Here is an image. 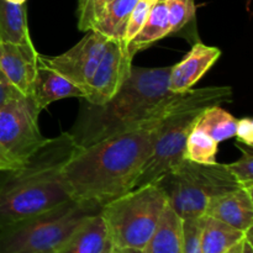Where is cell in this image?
Masks as SVG:
<instances>
[{"label":"cell","instance_id":"83f0119b","mask_svg":"<svg viewBox=\"0 0 253 253\" xmlns=\"http://www.w3.org/2000/svg\"><path fill=\"white\" fill-rule=\"evenodd\" d=\"M25 96L20 93L16 86L5 77V74L0 71V109L4 108L7 103L15 100L17 98Z\"/></svg>","mask_w":253,"mask_h":253},{"label":"cell","instance_id":"4316f807","mask_svg":"<svg viewBox=\"0 0 253 253\" xmlns=\"http://www.w3.org/2000/svg\"><path fill=\"white\" fill-rule=\"evenodd\" d=\"M151 4L147 2L146 0H138L137 4L131 11L130 17H128L127 25H126L125 30V36H124V42L126 44L140 32L142 29L143 24H145L146 19H147L148 11H150Z\"/></svg>","mask_w":253,"mask_h":253},{"label":"cell","instance_id":"4fadbf2b","mask_svg":"<svg viewBox=\"0 0 253 253\" xmlns=\"http://www.w3.org/2000/svg\"><path fill=\"white\" fill-rule=\"evenodd\" d=\"M204 215L246 232L253 227V194L237 188L215 195L208 200Z\"/></svg>","mask_w":253,"mask_h":253},{"label":"cell","instance_id":"ba28073f","mask_svg":"<svg viewBox=\"0 0 253 253\" xmlns=\"http://www.w3.org/2000/svg\"><path fill=\"white\" fill-rule=\"evenodd\" d=\"M31 96H21L0 109V172L21 166L42 143L39 115Z\"/></svg>","mask_w":253,"mask_h":253},{"label":"cell","instance_id":"603a6c76","mask_svg":"<svg viewBox=\"0 0 253 253\" xmlns=\"http://www.w3.org/2000/svg\"><path fill=\"white\" fill-rule=\"evenodd\" d=\"M237 148L241 151V157L236 162L226 165V167L236 180L239 188L253 194V150L251 146L240 143H237Z\"/></svg>","mask_w":253,"mask_h":253},{"label":"cell","instance_id":"52a82bcc","mask_svg":"<svg viewBox=\"0 0 253 253\" xmlns=\"http://www.w3.org/2000/svg\"><path fill=\"white\" fill-rule=\"evenodd\" d=\"M155 183L180 219L200 217L210 198L239 188L226 165H202L187 158Z\"/></svg>","mask_w":253,"mask_h":253},{"label":"cell","instance_id":"7c38bea8","mask_svg":"<svg viewBox=\"0 0 253 253\" xmlns=\"http://www.w3.org/2000/svg\"><path fill=\"white\" fill-rule=\"evenodd\" d=\"M221 56L217 47L197 42L184 58L172 66L169 74V90L183 93L192 89Z\"/></svg>","mask_w":253,"mask_h":253},{"label":"cell","instance_id":"e0dca14e","mask_svg":"<svg viewBox=\"0 0 253 253\" xmlns=\"http://www.w3.org/2000/svg\"><path fill=\"white\" fill-rule=\"evenodd\" d=\"M168 35H170V32L166 0H157L151 5L142 29L126 44L128 53L131 54V57H135L138 52L148 48L155 42L165 39Z\"/></svg>","mask_w":253,"mask_h":253},{"label":"cell","instance_id":"7402d4cb","mask_svg":"<svg viewBox=\"0 0 253 253\" xmlns=\"http://www.w3.org/2000/svg\"><path fill=\"white\" fill-rule=\"evenodd\" d=\"M217 146L216 141L194 125L188 135L184 158L202 165H214L216 163Z\"/></svg>","mask_w":253,"mask_h":253},{"label":"cell","instance_id":"5bb4252c","mask_svg":"<svg viewBox=\"0 0 253 253\" xmlns=\"http://www.w3.org/2000/svg\"><path fill=\"white\" fill-rule=\"evenodd\" d=\"M30 96L35 101L37 108L43 110L52 103L62 99H83L84 94L72 82L39 61V69Z\"/></svg>","mask_w":253,"mask_h":253},{"label":"cell","instance_id":"8fae6325","mask_svg":"<svg viewBox=\"0 0 253 253\" xmlns=\"http://www.w3.org/2000/svg\"><path fill=\"white\" fill-rule=\"evenodd\" d=\"M39 52L34 43L0 41V71L25 96L31 95L39 69Z\"/></svg>","mask_w":253,"mask_h":253},{"label":"cell","instance_id":"484cf974","mask_svg":"<svg viewBox=\"0 0 253 253\" xmlns=\"http://www.w3.org/2000/svg\"><path fill=\"white\" fill-rule=\"evenodd\" d=\"M182 253H203L199 217L182 219Z\"/></svg>","mask_w":253,"mask_h":253},{"label":"cell","instance_id":"8992f818","mask_svg":"<svg viewBox=\"0 0 253 253\" xmlns=\"http://www.w3.org/2000/svg\"><path fill=\"white\" fill-rule=\"evenodd\" d=\"M166 205L167 199L156 183L135 188L106 203L100 215L111 245L142 251L155 232Z\"/></svg>","mask_w":253,"mask_h":253},{"label":"cell","instance_id":"30bf717a","mask_svg":"<svg viewBox=\"0 0 253 253\" xmlns=\"http://www.w3.org/2000/svg\"><path fill=\"white\" fill-rule=\"evenodd\" d=\"M132 58L123 40H109L100 62L88 82L83 100L93 105H101L110 100L130 77Z\"/></svg>","mask_w":253,"mask_h":253},{"label":"cell","instance_id":"d6986e66","mask_svg":"<svg viewBox=\"0 0 253 253\" xmlns=\"http://www.w3.org/2000/svg\"><path fill=\"white\" fill-rule=\"evenodd\" d=\"M138 0H111L96 17L91 30L109 40H123L131 11Z\"/></svg>","mask_w":253,"mask_h":253},{"label":"cell","instance_id":"4dcf8cb0","mask_svg":"<svg viewBox=\"0 0 253 253\" xmlns=\"http://www.w3.org/2000/svg\"><path fill=\"white\" fill-rule=\"evenodd\" d=\"M105 253H141V251H133V250L119 249V247H115V246H113V245H111L110 249H109Z\"/></svg>","mask_w":253,"mask_h":253},{"label":"cell","instance_id":"277c9868","mask_svg":"<svg viewBox=\"0 0 253 253\" xmlns=\"http://www.w3.org/2000/svg\"><path fill=\"white\" fill-rule=\"evenodd\" d=\"M234 93L230 86H207L189 89L182 103L162 121L152 153L143 166L135 188L157 182L184 158L188 135L200 114L209 106L231 103Z\"/></svg>","mask_w":253,"mask_h":253},{"label":"cell","instance_id":"5b68a950","mask_svg":"<svg viewBox=\"0 0 253 253\" xmlns=\"http://www.w3.org/2000/svg\"><path fill=\"white\" fill-rule=\"evenodd\" d=\"M101 208L72 199L0 230V253H53Z\"/></svg>","mask_w":253,"mask_h":253},{"label":"cell","instance_id":"f1b7e54d","mask_svg":"<svg viewBox=\"0 0 253 253\" xmlns=\"http://www.w3.org/2000/svg\"><path fill=\"white\" fill-rule=\"evenodd\" d=\"M235 136L240 143L253 147V121L251 118H244L237 120Z\"/></svg>","mask_w":253,"mask_h":253},{"label":"cell","instance_id":"9c48e42d","mask_svg":"<svg viewBox=\"0 0 253 253\" xmlns=\"http://www.w3.org/2000/svg\"><path fill=\"white\" fill-rule=\"evenodd\" d=\"M108 41V37L90 30L68 51L53 57L39 54V61L72 82L84 94L88 82L105 51Z\"/></svg>","mask_w":253,"mask_h":253},{"label":"cell","instance_id":"3957f363","mask_svg":"<svg viewBox=\"0 0 253 253\" xmlns=\"http://www.w3.org/2000/svg\"><path fill=\"white\" fill-rule=\"evenodd\" d=\"M79 147L62 132L46 138L21 166L0 172V230L72 200L63 169Z\"/></svg>","mask_w":253,"mask_h":253},{"label":"cell","instance_id":"9a60e30c","mask_svg":"<svg viewBox=\"0 0 253 253\" xmlns=\"http://www.w3.org/2000/svg\"><path fill=\"white\" fill-rule=\"evenodd\" d=\"M111 247L106 225L100 212L89 217L53 253H105Z\"/></svg>","mask_w":253,"mask_h":253},{"label":"cell","instance_id":"d4e9b609","mask_svg":"<svg viewBox=\"0 0 253 253\" xmlns=\"http://www.w3.org/2000/svg\"><path fill=\"white\" fill-rule=\"evenodd\" d=\"M109 1L111 0H79L77 9L78 29L83 32L90 31L96 17L100 15Z\"/></svg>","mask_w":253,"mask_h":253},{"label":"cell","instance_id":"6da1fadb","mask_svg":"<svg viewBox=\"0 0 253 253\" xmlns=\"http://www.w3.org/2000/svg\"><path fill=\"white\" fill-rule=\"evenodd\" d=\"M161 124L141 126L79 147L63 169L72 199L104 207L132 190L152 153Z\"/></svg>","mask_w":253,"mask_h":253},{"label":"cell","instance_id":"2e32d148","mask_svg":"<svg viewBox=\"0 0 253 253\" xmlns=\"http://www.w3.org/2000/svg\"><path fill=\"white\" fill-rule=\"evenodd\" d=\"M141 253H182V219L168 204Z\"/></svg>","mask_w":253,"mask_h":253},{"label":"cell","instance_id":"7a4b0ae2","mask_svg":"<svg viewBox=\"0 0 253 253\" xmlns=\"http://www.w3.org/2000/svg\"><path fill=\"white\" fill-rule=\"evenodd\" d=\"M170 68L132 67L130 77L109 101L93 105L82 99L78 118L68 132L78 146L88 147L110 136L162 123L185 96V91L169 90Z\"/></svg>","mask_w":253,"mask_h":253},{"label":"cell","instance_id":"44dd1931","mask_svg":"<svg viewBox=\"0 0 253 253\" xmlns=\"http://www.w3.org/2000/svg\"><path fill=\"white\" fill-rule=\"evenodd\" d=\"M236 125V119L220 105L205 109L195 123V127L204 131L217 143L234 137Z\"/></svg>","mask_w":253,"mask_h":253},{"label":"cell","instance_id":"d6a6232c","mask_svg":"<svg viewBox=\"0 0 253 253\" xmlns=\"http://www.w3.org/2000/svg\"><path fill=\"white\" fill-rule=\"evenodd\" d=\"M6 1H9V2H14V4H25V1H26V0H6Z\"/></svg>","mask_w":253,"mask_h":253},{"label":"cell","instance_id":"ac0fdd59","mask_svg":"<svg viewBox=\"0 0 253 253\" xmlns=\"http://www.w3.org/2000/svg\"><path fill=\"white\" fill-rule=\"evenodd\" d=\"M203 253H224L245 237V232L208 215L199 217Z\"/></svg>","mask_w":253,"mask_h":253},{"label":"cell","instance_id":"836d02e7","mask_svg":"<svg viewBox=\"0 0 253 253\" xmlns=\"http://www.w3.org/2000/svg\"><path fill=\"white\" fill-rule=\"evenodd\" d=\"M146 1H147V2H150V4L152 5L153 2H156V1H157V0H146Z\"/></svg>","mask_w":253,"mask_h":253},{"label":"cell","instance_id":"cb8c5ba5","mask_svg":"<svg viewBox=\"0 0 253 253\" xmlns=\"http://www.w3.org/2000/svg\"><path fill=\"white\" fill-rule=\"evenodd\" d=\"M166 5L170 34L180 31L195 17L194 0H166Z\"/></svg>","mask_w":253,"mask_h":253},{"label":"cell","instance_id":"1f68e13d","mask_svg":"<svg viewBox=\"0 0 253 253\" xmlns=\"http://www.w3.org/2000/svg\"><path fill=\"white\" fill-rule=\"evenodd\" d=\"M242 246H244V240H242V241H240L239 244L235 245V246H232L231 249L227 250V251L224 253H242Z\"/></svg>","mask_w":253,"mask_h":253},{"label":"cell","instance_id":"ffe728a7","mask_svg":"<svg viewBox=\"0 0 253 253\" xmlns=\"http://www.w3.org/2000/svg\"><path fill=\"white\" fill-rule=\"evenodd\" d=\"M0 41L9 43L32 42L25 4L20 5L0 0Z\"/></svg>","mask_w":253,"mask_h":253},{"label":"cell","instance_id":"f546056e","mask_svg":"<svg viewBox=\"0 0 253 253\" xmlns=\"http://www.w3.org/2000/svg\"><path fill=\"white\" fill-rule=\"evenodd\" d=\"M252 234H253V227H251V229H249L246 232H245L244 246H242V253H253Z\"/></svg>","mask_w":253,"mask_h":253}]
</instances>
